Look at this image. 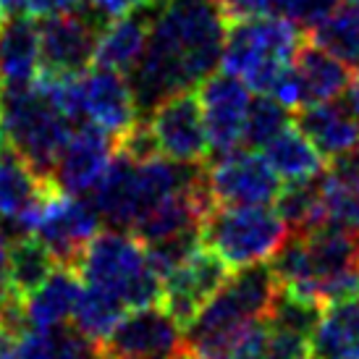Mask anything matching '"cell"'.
<instances>
[{"label":"cell","instance_id":"41","mask_svg":"<svg viewBox=\"0 0 359 359\" xmlns=\"http://www.w3.org/2000/svg\"><path fill=\"white\" fill-rule=\"evenodd\" d=\"M0 231H3V229H0Z\"/></svg>","mask_w":359,"mask_h":359},{"label":"cell","instance_id":"15","mask_svg":"<svg viewBox=\"0 0 359 359\" xmlns=\"http://www.w3.org/2000/svg\"><path fill=\"white\" fill-rule=\"evenodd\" d=\"M116 155V140L95 123L74 129L53 165V181L71 194H92Z\"/></svg>","mask_w":359,"mask_h":359},{"label":"cell","instance_id":"16","mask_svg":"<svg viewBox=\"0 0 359 359\" xmlns=\"http://www.w3.org/2000/svg\"><path fill=\"white\" fill-rule=\"evenodd\" d=\"M137 95L131 79L110 69H97L81 74V110L84 118L105 129L113 137H121L137 121Z\"/></svg>","mask_w":359,"mask_h":359},{"label":"cell","instance_id":"14","mask_svg":"<svg viewBox=\"0 0 359 359\" xmlns=\"http://www.w3.org/2000/svg\"><path fill=\"white\" fill-rule=\"evenodd\" d=\"M229 270L231 268L215 252L202 244L189 259H184L179 268L170 270L163 278L160 304L168 309L187 330V325L197 318V312L208 304L210 297L226 283Z\"/></svg>","mask_w":359,"mask_h":359},{"label":"cell","instance_id":"40","mask_svg":"<svg viewBox=\"0 0 359 359\" xmlns=\"http://www.w3.org/2000/svg\"><path fill=\"white\" fill-rule=\"evenodd\" d=\"M160 3H163V0H160Z\"/></svg>","mask_w":359,"mask_h":359},{"label":"cell","instance_id":"17","mask_svg":"<svg viewBox=\"0 0 359 359\" xmlns=\"http://www.w3.org/2000/svg\"><path fill=\"white\" fill-rule=\"evenodd\" d=\"M58 189V184L32 165L13 147L0 155V218L27 229L40 205Z\"/></svg>","mask_w":359,"mask_h":359},{"label":"cell","instance_id":"18","mask_svg":"<svg viewBox=\"0 0 359 359\" xmlns=\"http://www.w3.org/2000/svg\"><path fill=\"white\" fill-rule=\"evenodd\" d=\"M40 24L29 16L0 19V90H19L40 79Z\"/></svg>","mask_w":359,"mask_h":359},{"label":"cell","instance_id":"9","mask_svg":"<svg viewBox=\"0 0 359 359\" xmlns=\"http://www.w3.org/2000/svg\"><path fill=\"white\" fill-rule=\"evenodd\" d=\"M100 223L102 218L95 202L84 200V194H71L58 187L32 215L24 231L34 233L58 257L60 265L76 268L81 252L95 239Z\"/></svg>","mask_w":359,"mask_h":359},{"label":"cell","instance_id":"38","mask_svg":"<svg viewBox=\"0 0 359 359\" xmlns=\"http://www.w3.org/2000/svg\"><path fill=\"white\" fill-rule=\"evenodd\" d=\"M6 140L8 137H6V126H3V116H0V155L6 152Z\"/></svg>","mask_w":359,"mask_h":359},{"label":"cell","instance_id":"31","mask_svg":"<svg viewBox=\"0 0 359 359\" xmlns=\"http://www.w3.org/2000/svg\"><path fill=\"white\" fill-rule=\"evenodd\" d=\"M312 330L270 318V341L262 359H309Z\"/></svg>","mask_w":359,"mask_h":359},{"label":"cell","instance_id":"39","mask_svg":"<svg viewBox=\"0 0 359 359\" xmlns=\"http://www.w3.org/2000/svg\"><path fill=\"white\" fill-rule=\"evenodd\" d=\"M150 359H191V357H189V351H181L176 357H150Z\"/></svg>","mask_w":359,"mask_h":359},{"label":"cell","instance_id":"33","mask_svg":"<svg viewBox=\"0 0 359 359\" xmlns=\"http://www.w3.org/2000/svg\"><path fill=\"white\" fill-rule=\"evenodd\" d=\"M223 11V16L231 21L255 19V16H268L273 13V0H215Z\"/></svg>","mask_w":359,"mask_h":359},{"label":"cell","instance_id":"1","mask_svg":"<svg viewBox=\"0 0 359 359\" xmlns=\"http://www.w3.org/2000/svg\"><path fill=\"white\" fill-rule=\"evenodd\" d=\"M229 19L215 0H163L150 19L144 55L131 71L140 108H152L176 92L208 79L223 58Z\"/></svg>","mask_w":359,"mask_h":359},{"label":"cell","instance_id":"30","mask_svg":"<svg viewBox=\"0 0 359 359\" xmlns=\"http://www.w3.org/2000/svg\"><path fill=\"white\" fill-rule=\"evenodd\" d=\"M291 113L294 110H289L273 95H259L257 100H252L250 116H247V129H244V147L262 152L280 131L289 129L294 123Z\"/></svg>","mask_w":359,"mask_h":359},{"label":"cell","instance_id":"13","mask_svg":"<svg viewBox=\"0 0 359 359\" xmlns=\"http://www.w3.org/2000/svg\"><path fill=\"white\" fill-rule=\"evenodd\" d=\"M97 19H100L97 13L81 16L79 11L42 19L40 74H53V76L84 74V69L95 60V48H97V37H100Z\"/></svg>","mask_w":359,"mask_h":359},{"label":"cell","instance_id":"34","mask_svg":"<svg viewBox=\"0 0 359 359\" xmlns=\"http://www.w3.org/2000/svg\"><path fill=\"white\" fill-rule=\"evenodd\" d=\"M152 0H92V11L97 16H105V19H118V16H129V13H137L144 6H150Z\"/></svg>","mask_w":359,"mask_h":359},{"label":"cell","instance_id":"19","mask_svg":"<svg viewBox=\"0 0 359 359\" xmlns=\"http://www.w3.org/2000/svg\"><path fill=\"white\" fill-rule=\"evenodd\" d=\"M291 69H294L297 81L302 87V102H304L302 108L339 100V97H344V92L349 90L351 79H354L351 66H346L333 53L323 50L315 42H309L307 37L302 42Z\"/></svg>","mask_w":359,"mask_h":359},{"label":"cell","instance_id":"29","mask_svg":"<svg viewBox=\"0 0 359 359\" xmlns=\"http://www.w3.org/2000/svg\"><path fill=\"white\" fill-rule=\"evenodd\" d=\"M276 210L291 231H309L328 223L323 205V173L315 179L286 184L276 200Z\"/></svg>","mask_w":359,"mask_h":359},{"label":"cell","instance_id":"10","mask_svg":"<svg viewBox=\"0 0 359 359\" xmlns=\"http://www.w3.org/2000/svg\"><path fill=\"white\" fill-rule=\"evenodd\" d=\"M181 351H187L184 325L160 302L126 312L108 339L97 344L100 359L176 357Z\"/></svg>","mask_w":359,"mask_h":359},{"label":"cell","instance_id":"26","mask_svg":"<svg viewBox=\"0 0 359 359\" xmlns=\"http://www.w3.org/2000/svg\"><path fill=\"white\" fill-rule=\"evenodd\" d=\"M58 265V257L34 233L8 241V286L21 299L40 289Z\"/></svg>","mask_w":359,"mask_h":359},{"label":"cell","instance_id":"4","mask_svg":"<svg viewBox=\"0 0 359 359\" xmlns=\"http://www.w3.org/2000/svg\"><path fill=\"white\" fill-rule=\"evenodd\" d=\"M76 270L84 283L108 289L129 309L163 299V278L152 268L147 247L123 229L97 231L81 252Z\"/></svg>","mask_w":359,"mask_h":359},{"label":"cell","instance_id":"22","mask_svg":"<svg viewBox=\"0 0 359 359\" xmlns=\"http://www.w3.org/2000/svg\"><path fill=\"white\" fill-rule=\"evenodd\" d=\"M81 289H84V280L79 270L71 265H58L50 273V278L24 299L29 325H37V328L66 325L76 309Z\"/></svg>","mask_w":359,"mask_h":359},{"label":"cell","instance_id":"6","mask_svg":"<svg viewBox=\"0 0 359 359\" xmlns=\"http://www.w3.org/2000/svg\"><path fill=\"white\" fill-rule=\"evenodd\" d=\"M0 116L11 147L53 179V165L74 131V121L53 105L37 81L19 90H0Z\"/></svg>","mask_w":359,"mask_h":359},{"label":"cell","instance_id":"3","mask_svg":"<svg viewBox=\"0 0 359 359\" xmlns=\"http://www.w3.org/2000/svg\"><path fill=\"white\" fill-rule=\"evenodd\" d=\"M307 32L286 16H255L231 21L220 66L236 74L252 92L270 95L289 69Z\"/></svg>","mask_w":359,"mask_h":359},{"label":"cell","instance_id":"5","mask_svg":"<svg viewBox=\"0 0 359 359\" xmlns=\"http://www.w3.org/2000/svg\"><path fill=\"white\" fill-rule=\"evenodd\" d=\"M278 294L280 286L268 262L239 268L187 325V351L194 354L202 346H208L210 341L226 336L244 323L270 315Z\"/></svg>","mask_w":359,"mask_h":359},{"label":"cell","instance_id":"35","mask_svg":"<svg viewBox=\"0 0 359 359\" xmlns=\"http://www.w3.org/2000/svg\"><path fill=\"white\" fill-rule=\"evenodd\" d=\"M87 6V0H29V13L32 16H60V13H74Z\"/></svg>","mask_w":359,"mask_h":359},{"label":"cell","instance_id":"36","mask_svg":"<svg viewBox=\"0 0 359 359\" xmlns=\"http://www.w3.org/2000/svg\"><path fill=\"white\" fill-rule=\"evenodd\" d=\"M8 236L0 231V304L11 294L8 286Z\"/></svg>","mask_w":359,"mask_h":359},{"label":"cell","instance_id":"12","mask_svg":"<svg viewBox=\"0 0 359 359\" xmlns=\"http://www.w3.org/2000/svg\"><path fill=\"white\" fill-rule=\"evenodd\" d=\"M200 105L210 152L226 155L244 144L247 116L252 108V90L231 71H212L200 84Z\"/></svg>","mask_w":359,"mask_h":359},{"label":"cell","instance_id":"37","mask_svg":"<svg viewBox=\"0 0 359 359\" xmlns=\"http://www.w3.org/2000/svg\"><path fill=\"white\" fill-rule=\"evenodd\" d=\"M24 8H29V0H0V19L19 16Z\"/></svg>","mask_w":359,"mask_h":359},{"label":"cell","instance_id":"20","mask_svg":"<svg viewBox=\"0 0 359 359\" xmlns=\"http://www.w3.org/2000/svg\"><path fill=\"white\" fill-rule=\"evenodd\" d=\"M297 126L330 160L346 155L359 144V113L351 110L344 97L302 108Z\"/></svg>","mask_w":359,"mask_h":359},{"label":"cell","instance_id":"11","mask_svg":"<svg viewBox=\"0 0 359 359\" xmlns=\"http://www.w3.org/2000/svg\"><path fill=\"white\" fill-rule=\"evenodd\" d=\"M150 110L152 116L147 123L163 158L184 165H202L208 160L210 142L197 95H191L189 90L176 92Z\"/></svg>","mask_w":359,"mask_h":359},{"label":"cell","instance_id":"2","mask_svg":"<svg viewBox=\"0 0 359 359\" xmlns=\"http://www.w3.org/2000/svg\"><path fill=\"white\" fill-rule=\"evenodd\" d=\"M270 268L280 291L325 309L359 294V233L336 223L294 231Z\"/></svg>","mask_w":359,"mask_h":359},{"label":"cell","instance_id":"8","mask_svg":"<svg viewBox=\"0 0 359 359\" xmlns=\"http://www.w3.org/2000/svg\"><path fill=\"white\" fill-rule=\"evenodd\" d=\"M208 189L218 208H265L283 189L276 168L259 150H231L205 163Z\"/></svg>","mask_w":359,"mask_h":359},{"label":"cell","instance_id":"21","mask_svg":"<svg viewBox=\"0 0 359 359\" xmlns=\"http://www.w3.org/2000/svg\"><path fill=\"white\" fill-rule=\"evenodd\" d=\"M309 359H359V294L325 307L309 339Z\"/></svg>","mask_w":359,"mask_h":359},{"label":"cell","instance_id":"32","mask_svg":"<svg viewBox=\"0 0 359 359\" xmlns=\"http://www.w3.org/2000/svg\"><path fill=\"white\" fill-rule=\"evenodd\" d=\"M341 0H273V11L278 16H286L302 29H309L315 21H320L328 11H333Z\"/></svg>","mask_w":359,"mask_h":359},{"label":"cell","instance_id":"7","mask_svg":"<svg viewBox=\"0 0 359 359\" xmlns=\"http://www.w3.org/2000/svg\"><path fill=\"white\" fill-rule=\"evenodd\" d=\"M291 236L289 223L273 205L265 208H215L202 223V241L229 268L268 262Z\"/></svg>","mask_w":359,"mask_h":359},{"label":"cell","instance_id":"25","mask_svg":"<svg viewBox=\"0 0 359 359\" xmlns=\"http://www.w3.org/2000/svg\"><path fill=\"white\" fill-rule=\"evenodd\" d=\"M307 40L359 71V0H341L309 27Z\"/></svg>","mask_w":359,"mask_h":359},{"label":"cell","instance_id":"23","mask_svg":"<svg viewBox=\"0 0 359 359\" xmlns=\"http://www.w3.org/2000/svg\"><path fill=\"white\" fill-rule=\"evenodd\" d=\"M147 40H150V21L147 19H142L137 13L110 19L108 27L100 29L92 63L102 66V69L118 71V74H131L144 55Z\"/></svg>","mask_w":359,"mask_h":359},{"label":"cell","instance_id":"27","mask_svg":"<svg viewBox=\"0 0 359 359\" xmlns=\"http://www.w3.org/2000/svg\"><path fill=\"white\" fill-rule=\"evenodd\" d=\"M95 354H97V346L84 339L74 325L71 328L29 325L16 341L13 359H90Z\"/></svg>","mask_w":359,"mask_h":359},{"label":"cell","instance_id":"28","mask_svg":"<svg viewBox=\"0 0 359 359\" xmlns=\"http://www.w3.org/2000/svg\"><path fill=\"white\" fill-rule=\"evenodd\" d=\"M123 309H126V304L116 294H110L108 289L95 286V283H84L76 309L71 315V325L97 346L108 339L110 330L118 325V320L123 318Z\"/></svg>","mask_w":359,"mask_h":359},{"label":"cell","instance_id":"24","mask_svg":"<svg viewBox=\"0 0 359 359\" xmlns=\"http://www.w3.org/2000/svg\"><path fill=\"white\" fill-rule=\"evenodd\" d=\"M262 155L270 160V165L283 179V184L315 179L325 170V155L312 144V140L297 123H291L289 129L280 131L278 137L262 150Z\"/></svg>","mask_w":359,"mask_h":359}]
</instances>
